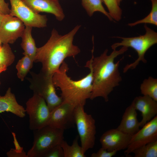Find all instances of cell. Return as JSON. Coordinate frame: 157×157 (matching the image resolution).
Instances as JSON below:
<instances>
[{
	"instance_id": "cell-7",
	"label": "cell",
	"mask_w": 157,
	"mask_h": 157,
	"mask_svg": "<svg viewBox=\"0 0 157 157\" xmlns=\"http://www.w3.org/2000/svg\"><path fill=\"white\" fill-rule=\"evenodd\" d=\"M84 107L78 105L75 107L74 118L81 146L85 154L88 150L94 147L96 132L95 120L91 115L85 111Z\"/></svg>"
},
{
	"instance_id": "cell-12",
	"label": "cell",
	"mask_w": 157,
	"mask_h": 157,
	"mask_svg": "<svg viewBox=\"0 0 157 157\" xmlns=\"http://www.w3.org/2000/svg\"><path fill=\"white\" fill-rule=\"evenodd\" d=\"M25 26L19 19L10 14L6 15L0 30V39L3 44H13L21 37Z\"/></svg>"
},
{
	"instance_id": "cell-19",
	"label": "cell",
	"mask_w": 157,
	"mask_h": 157,
	"mask_svg": "<svg viewBox=\"0 0 157 157\" xmlns=\"http://www.w3.org/2000/svg\"><path fill=\"white\" fill-rule=\"evenodd\" d=\"M81 4L88 15L90 17L97 11L103 14L110 20L113 19L106 11L102 5L103 0H81Z\"/></svg>"
},
{
	"instance_id": "cell-27",
	"label": "cell",
	"mask_w": 157,
	"mask_h": 157,
	"mask_svg": "<svg viewBox=\"0 0 157 157\" xmlns=\"http://www.w3.org/2000/svg\"><path fill=\"white\" fill-rule=\"evenodd\" d=\"M43 157H64V155L63 149L60 144L50 149Z\"/></svg>"
},
{
	"instance_id": "cell-5",
	"label": "cell",
	"mask_w": 157,
	"mask_h": 157,
	"mask_svg": "<svg viewBox=\"0 0 157 157\" xmlns=\"http://www.w3.org/2000/svg\"><path fill=\"white\" fill-rule=\"evenodd\" d=\"M33 131V141L27 157H43L50 149L60 144L64 131L48 125Z\"/></svg>"
},
{
	"instance_id": "cell-28",
	"label": "cell",
	"mask_w": 157,
	"mask_h": 157,
	"mask_svg": "<svg viewBox=\"0 0 157 157\" xmlns=\"http://www.w3.org/2000/svg\"><path fill=\"white\" fill-rule=\"evenodd\" d=\"M117 151H109L106 149L101 147L96 153L92 154L91 157H112L115 156Z\"/></svg>"
},
{
	"instance_id": "cell-15",
	"label": "cell",
	"mask_w": 157,
	"mask_h": 157,
	"mask_svg": "<svg viewBox=\"0 0 157 157\" xmlns=\"http://www.w3.org/2000/svg\"><path fill=\"white\" fill-rule=\"evenodd\" d=\"M136 110L141 113L142 119L140 127H142L157 114V101L146 95L135 97L133 100Z\"/></svg>"
},
{
	"instance_id": "cell-1",
	"label": "cell",
	"mask_w": 157,
	"mask_h": 157,
	"mask_svg": "<svg viewBox=\"0 0 157 157\" xmlns=\"http://www.w3.org/2000/svg\"><path fill=\"white\" fill-rule=\"evenodd\" d=\"M77 25L68 33L61 35L53 28L50 37L42 46L37 48L34 62L42 65L41 72L45 74L53 76L58 71L65 58L74 57L81 50L73 43L74 38L80 27Z\"/></svg>"
},
{
	"instance_id": "cell-8",
	"label": "cell",
	"mask_w": 157,
	"mask_h": 157,
	"mask_svg": "<svg viewBox=\"0 0 157 157\" xmlns=\"http://www.w3.org/2000/svg\"><path fill=\"white\" fill-rule=\"evenodd\" d=\"M26 112L29 117V128L32 131L47 125L50 111L45 101L33 94L26 103Z\"/></svg>"
},
{
	"instance_id": "cell-3",
	"label": "cell",
	"mask_w": 157,
	"mask_h": 157,
	"mask_svg": "<svg viewBox=\"0 0 157 157\" xmlns=\"http://www.w3.org/2000/svg\"><path fill=\"white\" fill-rule=\"evenodd\" d=\"M85 67L88 68L90 72L81 79L75 81L67 74L69 68L64 61L58 70L53 75L52 80L55 87L61 90L63 101L70 103L75 106H84L86 101L90 99L92 88L93 74L90 65L86 63Z\"/></svg>"
},
{
	"instance_id": "cell-9",
	"label": "cell",
	"mask_w": 157,
	"mask_h": 157,
	"mask_svg": "<svg viewBox=\"0 0 157 157\" xmlns=\"http://www.w3.org/2000/svg\"><path fill=\"white\" fill-rule=\"evenodd\" d=\"M11 8L9 14L19 19L25 26L44 28L47 26L46 15L37 13L20 0H9Z\"/></svg>"
},
{
	"instance_id": "cell-10",
	"label": "cell",
	"mask_w": 157,
	"mask_h": 157,
	"mask_svg": "<svg viewBox=\"0 0 157 157\" xmlns=\"http://www.w3.org/2000/svg\"><path fill=\"white\" fill-rule=\"evenodd\" d=\"M75 106L63 101L50 112L47 125L63 131L74 127Z\"/></svg>"
},
{
	"instance_id": "cell-24",
	"label": "cell",
	"mask_w": 157,
	"mask_h": 157,
	"mask_svg": "<svg viewBox=\"0 0 157 157\" xmlns=\"http://www.w3.org/2000/svg\"><path fill=\"white\" fill-rule=\"evenodd\" d=\"M15 56L9 44H3L0 51V66L10 65L15 59Z\"/></svg>"
},
{
	"instance_id": "cell-25",
	"label": "cell",
	"mask_w": 157,
	"mask_h": 157,
	"mask_svg": "<svg viewBox=\"0 0 157 157\" xmlns=\"http://www.w3.org/2000/svg\"><path fill=\"white\" fill-rule=\"evenodd\" d=\"M152 3V8L149 14L143 19L132 23H129L130 26H135L142 23L150 24L157 25V0H150Z\"/></svg>"
},
{
	"instance_id": "cell-17",
	"label": "cell",
	"mask_w": 157,
	"mask_h": 157,
	"mask_svg": "<svg viewBox=\"0 0 157 157\" xmlns=\"http://www.w3.org/2000/svg\"><path fill=\"white\" fill-rule=\"evenodd\" d=\"M9 112L20 117L26 115L25 109L17 102L15 94L9 88L3 96H0V113Z\"/></svg>"
},
{
	"instance_id": "cell-33",
	"label": "cell",
	"mask_w": 157,
	"mask_h": 157,
	"mask_svg": "<svg viewBox=\"0 0 157 157\" xmlns=\"http://www.w3.org/2000/svg\"><path fill=\"white\" fill-rule=\"evenodd\" d=\"M1 43H2L1 42V40L0 39V51L1 49V47H2V46H1Z\"/></svg>"
},
{
	"instance_id": "cell-13",
	"label": "cell",
	"mask_w": 157,
	"mask_h": 157,
	"mask_svg": "<svg viewBox=\"0 0 157 157\" xmlns=\"http://www.w3.org/2000/svg\"><path fill=\"white\" fill-rule=\"evenodd\" d=\"M132 135L125 133L117 128L108 130L101 136L99 141L101 147L109 151L126 149Z\"/></svg>"
},
{
	"instance_id": "cell-11",
	"label": "cell",
	"mask_w": 157,
	"mask_h": 157,
	"mask_svg": "<svg viewBox=\"0 0 157 157\" xmlns=\"http://www.w3.org/2000/svg\"><path fill=\"white\" fill-rule=\"evenodd\" d=\"M132 136L124 153L127 156L134 150L148 143L157 141V116L147 123Z\"/></svg>"
},
{
	"instance_id": "cell-26",
	"label": "cell",
	"mask_w": 157,
	"mask_h": 157,
	"mask_svg": "<svg viewBox=\"0 0 157 157\" xmlns=\"http://www.w3.org/2000/svg\"><path fill=\"white\" fill-rule=\"evenodd\" d=\"M108 8L109 14L115 20L118 21L121 18L122 10L117 0H103Z\"/></svg>"
},
{
	"instance_id": "cell-4",
	"label": "cell",
	"mask_w": 157,
	"mask_h": 157,
	"mask_svg": "<svg viewBox=\"0 0 157 157\" xmlns=\"http://www.w3.org/2000/svg\"><path fill=\"white\" fill-rule=\"evenodd\" d=\"M144 28L146 33L143 35L131 38L116 37L122 39L121 42L113 44L111 46L112 49H116L117 47L122 46L131 47L137 52L138 58L135 62L127 65L123 69V72L126 73L129 69H135L140 61L147 63L144 55L147 51L153 45L157 43V33L148 27L145 24Z\"/></svg>"
},
{
	"instance_id": "cell-31",
	"label": "cell",
	"mask_w": 157,
	"mask_h": 157,
	"mask_svg": "<svg viewBox=\"0 0 157 157\" xmlns=\"http://www.w3.org/2000/svg\"><path fill=\"white\" fill-rule=\"evenodd\" d=\"M7 67L5 66H0V74L3 72L4 71L7 69ZM1 83L0 82V85Z\"/></svg>"
},
{
	"instance_id": "cell-32",
	"label": "cell",
	"mask_w": 157,
	"mask_h": 157,
	"mask_svg": "<svg viewBox=\"0 0 157 157\" xmlns=\"http://www.w3.org/2000/svg\"><path fill=\"white\" fill-rule=\"evenodd\" d=\"M122 0H117V1L118 5L119 6L120 2L122 1Z\"/></svg>"
},
{
	"instance_id": "cell-22",
	"label": "cell",
	"mask_w": 157,
	"mask_h": 157,
	"mask_svg": "<svg viewBox=\"0 0 157 157\" xmlns=\"http://www.w3.org/2000/svg\"><path fill=\"white\" fill-rule=\"evenodd\" d=\"M33 61L29 56H24L19 60L16 66L17 75L21 81H23L32 68Z\"/></svg>"
},
{
	"instance_id": "cell-30",
	"label": "cell",
	"mask_w": 157,
	"mask_h": 157,
	"mask_svg": "<svg viewBox=\"0 0 157 157\" xmlns=\"http://www.w3.org/2000/svg\"><path fill=\"white\" fill-rule=\"evenodd\" d=\"M5 15H3L0 13V30Z\"/></svg>"
},
{
	"instance_id": "cell-21",
	"label": "cell",
	"mask_w": 157,
	"mask_h": 157,
	"mask_svg": "<svg viewBox=\"0 0 157 157\" xmlns=\"http://www.w3.org/2000/svg\"><path fill=\"white\" fill-rule=\"evenodd\" d=\"M143 95L148 96L157 101V79L149 76L143 81L140 86Z\"/></svg>"
},
{
	"instance_id": "cell-16",
	"label": "cell",
	"mask_w": 157,
	"mask_h": 157,
	"mask_svg": "<svg viewBox=\"0 0 157 157\" xmlns=\"http://www.w3.org/2000/svg\"><path fill=\"white\" fill-rule=\"evenodd\" d=\"M133 101L125 109L121 122L116 128L125 133L132 135L140 129V123Z\"/></svg>"
},
{
	"instance_id": "cell-2",
	"label": "cell",
	"mask_w": 157,
	"mask_h": 157,
	"mask_svg": "<svg viewBox=\"0 0 157 157\" xmlns=\"http://www.w3.org/2000/svg\"><path fill=\"white\" fill-rule=\"evenodd\" d=\"M94 47L92 50V57L86 63L90 66L92 71V88L90 98L93 100L102 97L106 102L109 100L108 95L114 88L119 85L122 80L119 67L121 59L116 63L115 59L127 50L128 48L122 47L118 50H113L110 55L106 49L99 56L94 57Z\"/></svg>"
},
{
	"instance_id": "cell-6",
	"label": "cell",
	"mask_w": 157,
	"mask_h": 157,
	"mask_svg": "<svg viewBox=\"0 0 157 157\" xmlns=\"http://www.w3.org/2000/svg\"><path fill=\"white\" fill-rule=\"evenodd\" d=\"M30 88L33 94L42 97L46 102L50 112L60 105L63 100L56 93L52 76L46 75L41 72L38 74L31 72Z\"/></svg>"
},
{
	"instance_id": "cell-20",
	"label": "cell",
	"mask_w": 157,
	"mask_h": 157,
	"mask_svg": "<svg viewBox=\"0 0 157 157\" xmlns=\"http://www.w3.org/2000/svg\"><path fill=\"white\" fill-rule=\"evenodd\" d=\"M78 137L77 135L74 140L72 145H69L67 142L63 140L60 145L63 150L64 157H85L82 151L81 146L78 142Z\"/></svg>"
},
{
	"instance_id": "cell-14",
	"label": "cell",
	"mask_w": 157,
	"mask_h": 157,
	"mask_svg": "<svg viewBox=\"0 0 157 157\" xmlns=\"http://www.w3.org/2000/svg\"><path fill=\"white\" fill-rule=\"evenodd\" d=\"M35 12H45L53 15L58 21H62L65 15L58 0H20Z\"/></svg>"
},
{
	"instance_id": "cell-23",
	"label": "cell",
	"mask_w": 157,
	"mask_h": 157,
	"mask_svg": "<svg viewBox=\"0 0 157 157\" xmlns=\"http://www.w3.org/2000/svg\"><path fill=\"white\" fill-rule=\"evenodd\" d=\"M135 157H157V141L141 146L133 151Z\"/></svg>"
},
{
	"instance_id": "cell-18",
	"label": "cell",
	"mask_w": 157,
	"mask_h": 157,
	"mask_svg": "<svg viewBox=\"0 0 157 157\" xmlns=\"http://www.w3.org/2000/svg\"><path fill=\"white\" fill-rule=\"evenodd\" d=\"M25 26L21 37V47L24 50V55L29 56L34 61L37 47L32 35V27L28 26Z\"/></svg>"
},
{
	"instance_id": "cell-29",
	"label": "cell",
	"mask_w": 157,
	"mask_h": 157,
	"mask_svg": "<svg viewBox=\"0 0 157 157\" xmlns=\"http://www.w3.org/2000/svg\"><path fill=\"white\" fill-rule=\"evenodd\" d=\"M0 13L3 15H8L10 13L9 4L4 0H0Z\"/></svg>"
}]
</instances>
